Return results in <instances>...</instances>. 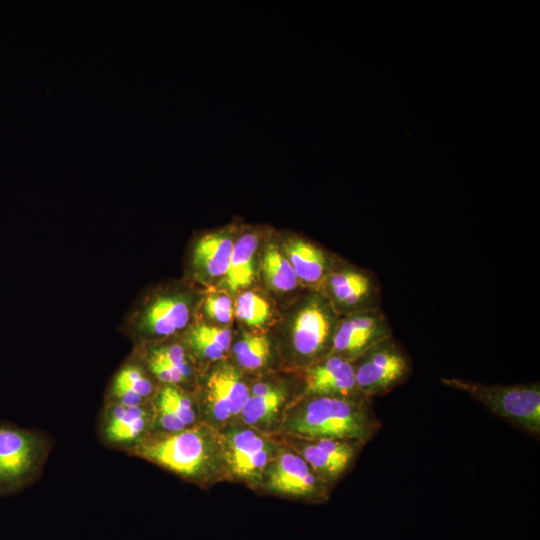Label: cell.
I'll return each mask as SVG.
<instances>
[{
  "instance_id": "6da1fadb",
  "label": "cell",
  "mask_w": 540,
  "mask_h": 540,
  "mask_svg": "<svg viewBox=\"0 0 540 540\" xmlns=\"http://www.w3.org/2000/svg\"><path fill=\"white\" fill-rule=\"evenodd\" d=\"M291 438H329L368 442L381 428L370 398L303 396L282 420Z\"/></svg>"
},
{
  "instance_id": "7a4b0ae2",
  "label": "cell",
  "mask_w": 540,
  "mask_h": 540,
  "mask_svg": "<svg viewBox=\"0 0 540 540\" xmlns=\"http://www.w3.org/2000/svg\"><path fill=\"white\" fill-rule=\"evenodd\" d=\"M339 318L323 293L305 289L285 302L270 332L279 353L303 369L330 354Z\"/></svg>"
},
{
  "instance_id": "3957f363",
  "label": "cell",
  "mask_w": 540,
  "mask_h": 540,
  "mask_svg": "<svg viewBox=\"0 0 540 540\" xmlns=\"http://www.w3.org/2000/svg\"><path fill=\"white\" fill-rule=\"evenodd\" d=\"M129 456L198 485H207L225 473L220 433L201 421L178 432L152 433Z\"/></svg>"
},
{
  "instance_id": "277c9868",
  "label": "cell",
  "mask_w": 540,
  "mask_h": 540,
  "mask_svg": "<svg viewBox=\"0 0 540 540\" xmlns=\"http://www.w3.org/2000/svg\"><path fill=\"white\" fill-rule=\"evenodd\" d=\"M202 294L190 281L158 285L135 303L125 332L135 347L179 338L197 318Z\"/></svg>"
},
{
  "instance_id": "5b68a950",
  "label": "cell",
  "mask_w": 540,
  "mask_h": 540,
  "mask_svg": "<svg viewBox=\"0 0 540 540\" xmlns=\"http://www.w3.org/2000/svg\"><path fill=\"white\" fill-rule=\"evenodd\" d=\"M51 450L47 433L0 421V496L15 495L35 484Z\"/></svg>"
},
{
  "instance_id": "8992f818",
  "label": "cell",
  "mask_w": 540,
  "mask_h": 540,
  "mask_svg": "<svg viewBox=\"0 0 540 540\" xmlns=\"http://www.w3.org/2000/svg\"><path fill=\"white\" fill-rule=\"evenodd\" d=\"M447 387L467 393L495 416L535 438L540 434V385L484 384L459 378H441Z\"/></svg>"
},
{
  "instance_id": "52a82bcc",
  "label": "cell",
  "mask_w": 540,
  "mask_h": 540,
  "mask_svg": "<svg viewBox=\"0 0 540 540\" xmlns=\"http://www.w3.org/2000/svg\"><path fill=\"white\" fill-rule=\"evenodd\" d=\"M358 390L364 396L385 395L405 383L412 361L393 336L377 343L351 362Z\"/></svg>"
},
{
  "instance_id": "ba28073f",
  "label": "cell",
  "mask_w": 540,
  "mask_h": 540,
  "mask_svg": "<svg viewBox=\"0 0 540 540\" xmlns=\"http://www.w3.org/2000/svg\"><path fill=\"white\" fill-rule=\"evenodd\" d=\"M320 292L339 316L381 309V284L377 275L345 259L331 271Z\"/></svg>"
},
{
  "instance_id": "9c48e42d",
  "label": "cell",
  "mask_w": 540,
  "mask_h": 540,
  "mask_svg": "<svg viewBox=\"0 0 540 540\" xmlns=\"http://www.w3.org/2000/svg\"><path fill=\"white\" fill-rule=\"evenodd\" d=\"M220 439L225 472L248 485H260L276 451L271 441L247 425L229 428Z\"/></svg>"
},
{
  "instance_id": "30bf717a",
  "label": "cell",
  "mask_w": 540,
  "mask_h": 540,
  "mask_svg": "<svg viewBox=\"0 0 540 540\" xmlns=\"http://www.w3.org/2000/svg\"><path fill=\"white\" fill-rule=\"evenodd\" d=\"M240 221L203 231L191 241L188 258V278L204 289L216 287L229 268Z\"/></svg>"
},
{
  "instance_id": "8fae6325",
  "label": "cell",
  "mask_w": 540,
  "mask_h": 540,
  "mask_svg": "<svg viewBox=\"0 0 540 540\" xmlns=\"http://www.w3.org/2000/svg\"><path fill=\"white\" fill-rule=\"evenodd\" d=\"M153 430L152 401L140 406L103 403L97 421V434L105 447L129 455Z\"/></svg>"
},
{
  "instance_id": "7c38bea8",
  "label": "cell",
  "mask_w": 540,
  "mask_h": 540,
  "mask_svg": "<svg viewBox=\"0 0 540 540\" xmlns=\"http://www.w3.org/2000/svg\"><path fill=\"white\" fill-rule=\"evenodd\" d=\"M267 491L284 496L325 501L330 487L310 468L295 451H275L261 481Z\"/></svg>"
},
{
  "instance_id": "4fadbf2b",
  "label": "cell",
  "mask_w": 540,
  "mask_h": 540,
  "mask_svg": "<svg viewBox=\"0 0 540 540\" xmlns=\"http://www.w3.org/2000/svg\"><path fill=\"white\" fill-rule=\"evenodd\" d=\"M132 355L159 385H174L192 391L198 365L180 338L136 346Z\"/></svg>"
},
{
  "instance_id": "5bb4252c",
  "label": "cell",
  "mask_w": 540,
  "mask_h": 540,
  "mask_svg": "<svg viewBox=\"0 0 540 540\" xmlns=\"http://www.w3.org/2000/svg\"><path fill=\"white\" fill-rule=\"evenodd\" d=\"M208 371L203 385V404L209 418L226 423L239 417L250 384L233 363L220 361Z\"/></svg>"
},
{
  "instance_id": "9a60e30c",
  "label": "cell",
  "mask_w": 540,
  "mask_h": 540,
  "mask_svg": "<svg viewBox=\"0 0 540 540\" xmlns=\"http://www.w3.org/2000/svg\"><path fill=\"white\" fill-rule=\"evenodd\" d=\"M393 336L382 309L340 316L330 354L354 361L377 343Z\"/></svg>"
},
{
  "instance_id": "2e32d148",
  "label": "cell",
  "mask_w": 540,
  "mask_h": 540,
  "mask_svg": "<svg viewBox=\"0 0 540 540\" xmlns=\"http://www.w3.org/2000/svg\"><path fill=\"white\" fill-rule=\"evenodd\" d=\"M276 234L301 286L320 291L328 275L343 258L301 234L291 231Z\"/></svg>"
},
{
  "instance_id": "e0dca14e",
  "label": "cell",
  "mask_w": 540,
  "mask_h": 540,
  "mask_svg": "<svg viewBox=\"0 0 540 540\" xmlns=\"http://www.w3.org/2000/svg\"><path fill=\"white\" fill-rule=\"evenodd\" d=\"M289 445L329 487L351 467L364 445L358 441L329 438H291Z\"/></svg>"
},
{
  "instance_id": "ac0fdd59",
  "label": "cell",
  "mask_w": 540,
  "mask_h": 540,
  "mask_svg": "<svg viewBox=\"0 0 540 540\" xmlns=\"http://www.w3.org/2000/svg\"><path fill=\"white\" fill-rule=\"evenodd\" d=\"M269 229L240 223L229 268L223 280L214 288L234 297L259 285L261 250Z\"/></svg>"
},
{
  "instance_id": "d6986e66",
  "label": "cell",
  "mask_w": 540,
  "mask_h": 540,
  "mask_svg": "<svg viewBox=\"0 0 540 540\" xmlns=\"http://www.w3.org/2000/svg\"><path fill=\"white\" fill-rule=\"evenodd\" d=\"M290 387L284 380L265 378L250 385L240 418L249 427L266 433L282 423Z\"/></svg>"
},
{
  "instance_id": "ffe728a7",
  "label": "cell",
  "mask_w": 540,
  "mask_h": 540,
  "mask_svg": "<svg viewBox=\"0 0 540 540\" xmlns=\"http://www.w3.org/2000/svg\"><path fill=\"white\" fill-rule=\"evenodd\" d=\"M302 370L300 397L364 396L356 385L352 363L338 356L329 354Z\"/></svg>"
},
{
  "instance_id": "44dd1931",
  "label": "cell",
  "mask_w": 540,
  "mask_h": 540,
  "mask_svg": "<svg viewBox=\"0 0 540 540\" xmlns=\"http://www.w3.org/2000/svg\"><path fill=\"white\" fill-rule=\"evenodd\" d=\"M153 433H173L194 426L199 404L193 392L174 385H159L153 399Z\"/></svg>"
},
{
  "instance_id": "7402d4cb",
  "label": "cell",
  "mask_w": 540,
  "mask_h": 540,
  "mask_svg": "<svg viewBox=\"0 0 540 540\" xmlns=\"http://www.w3.org/2000/svg\"><path fill=\"white\" fill-rule=\"evenodd\" d=\"M259 285L277 302L288 301L305 290L283 253L276 231L269 229L262 245Z\"/></svg>"
},
{
  "instance_id": "603a6c76",
  "label": "cell",
  "mask_w": 540,
  "mask_h": 540,
  "mask_svg": "<svg viewBox=\"0 0 540 540\" xmlns=\"http://www.w3.org/2000/svg\"><path fill=\"white\" fill-rule=\"evenodd\" d=\"M158 387L145 366L131 354L111 378L103 403L144 405L152 401Z\"/></svg>"
},
{
  "instance_id": "cb8c5ba5",
  "label": "cell",
  "mask_w": 540,
  "mask_h": 540,
  "mask_svg": "<svg viewBox=\"0 0 540 540\" xmlns=\"http://www.w3.org/2000/svg\"><path fill=\"white\" fill-rule=\"evenodd\" d=\"M234 335L232 327L212 325L197 317L179 338L197 365H212L230 352Z\"/></svg>"
},
{
  "instance_id": "d4e9b609",
  "label": "cell",
  "mask_w": 540,
  "mask_h": 540,
  "mask_svg": "<svg viewBox=\"0 0 540 540\" xmlns=\"http://www.w3.org/2000/svg\"><path fill=\"white\" fill-rule=\"evenodd\" d=\"M233 364L244 374L269 369L279 353L276 341L268 331L242 329L234 335L231 350Z\"/></svg>"
},
{
  "instance_id": "484cf974",
  "label": "cell",
  "mask_w": 540,
  "mask_h": 540,
  "mask_svg": "<svg viewBox=\"0 0 540 540\" xmlns=\"http://www.w3.org/2000/svg\"><path fill=\"white\" fill-rule=\"evenodd\" d=\"M276 303L262 287L246 289L234 296V318L244 329L268 331L278 318Z\"/></svg>"
},
{
  "instance_id": "4316f807",
  "label": "cell",
  "mask_w": 540,
  "mask_h": 540,
  "mask_svg": "<svg viewBox=\"0 0 540 540\" xmlns=\"http://www.w3.org/2000/svg\"><path fill=\"white\" fill-rule=\"evenodd\" d=\"M198 314L202 321L221 327H231L234 318V297L217 289H204Z\"/></svg>"
}]
</instances>
